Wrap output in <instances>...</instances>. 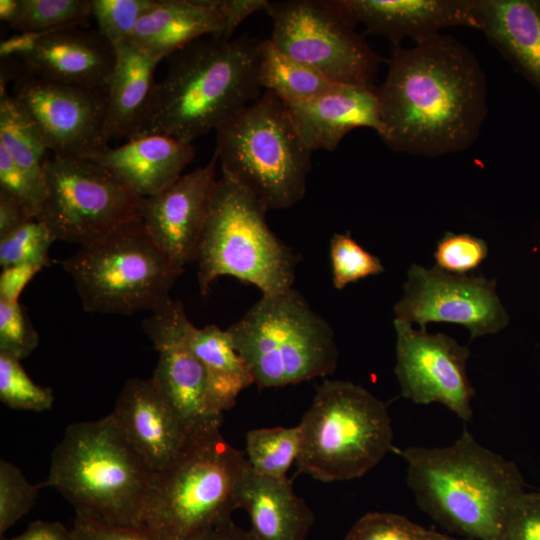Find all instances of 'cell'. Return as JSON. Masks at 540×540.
Segmentation results:
<instances>
[{"instance_id": "obj_1", "label": "cell", "mask_w": 540, "mask_h": 540, "mask_svg": "<svg viewBox=\"0 0 540 540\" xmlns=\"http://www.w3.org/2000/svg\"><path fill=\"white\" fill-rule=\"evenodd\" d=\"M395 45L378 88L380 138L393 151L440 157L470 148L488 112L487 80L476 56L451 35Z\"/></svg>"}, {"instance_id": "obj_2", "label": "cell", "mask_w": 540, "mask_h": 540, "mask_svg": "<svg viewBox=\"0 0 540 540\" xmlns=\"http://www.w3.org/2000/svg\"><path fill=\"white\" fill-rule=\"evenodd\" d=\"M259 43L248 36H209L173 54L144 122L130 139L166 135L191 143L216 131L261 96Z\"/></svg>"}, {"instance_id": "obj_3", "label": "cell", "mask_w": 540, "mask_h": 540, "mask_svg": "<svg viewBox=\"0 0 540 540\" xmlns=\"http://www.w3.org/2000/svg\"><path fill=\"white\" fill-rule=\"evenodd\" d=\"M407 484L437 524L473 540H497L501 520L523 492L516 464L481 445L466 429L445 447H408Z\"/></svg>"}, {"instance_id": "obj_4", "label": "cell", "mask_w": 540, "mask_h": 540, "mask_svg": "<svg viewBox=\"0 0 540 540\" xmlns=\"http://www.w3.org/2000/svg\"><path fill=\"white\" fill-rule=\"evenodd\" d=\"M154 474L109 414L66 428L42 486L61 492L76 512L140 526Z\"/></svg>"}, {"instance_id": "obj_5", "label": "cell", "mask_w": 540, "mask_h": 540, "mask_svg": "<svg viewBox=\"0 0 540 540\" xmlns=\"http://www.w3.org/2000/svg\"><path fill=\"white\" fill-rule=\"evenodd\" d=\"M247 465L220 426L191 433L175 459L154 474L140 527L164 540H192L231 519Z\"/></svg>"}, {"instance_id": "obj_6", "label": "cell", "mask_w": 540, "mask_h": 540, "mask_svg": "<svg viewBox=\"0 0 540 540\" xmlns=\"http://www.w3.org/2000/svg\"><path fill=\"white\" fill-rule=\"evenodd\" d=\"M226 330L260 390L336 370L338 348L332 327L293 287L262 294Z\"/></svg>"}, {"instance_id": "obj_7", "label": "cell", "mask_w": 540, "mask_h": 540, "mask_svg": "<svg viewBox=\"0 0 540 540\" xmlns=\"http://www.w3.org/2000/svg\"><path fill=\"white\" fill-rule=\"evenodd\" d=\"M222 174L249 190L268 210L303 199L311 153L286 104L273 92L261 96L216 129Z\"/></svg>"}, {"instance_id": "obj_8", "label": "cell", "mask_w": 540, "mask_h": 540, "mask_svg": "<svg viewBox=\"0 0 540 540\" xmlns=\"http://www.w3.org/2000/svg\"><path fill=\"white\" fill-rule=\"evenodd\" d=\"M298 426V471L322 482L360 478L394 449L387 405L350 381H323Z\"/></svg>"}, {"instance_id": "obj_9", "label": "cell", "mask_w": 540, "mask_h": 540, "mask_svg": "<svg viewBox=\"0 0 540 540\" xmlns=\"http://www.w3.org/2000/svg\"><path fill=\"white\" fill-rule=\"evenodd\" d=\"M267 210L229 176L218 178L195 260L202 296L222 276L251 284L262 294L293 287L297 256L268 226Z\"/></svg>"}, {"instance_id": "obj_10", "label": "cell", "mask_w": 540, "mask_h": 540, "mask_svg": "<svg viewBox=\"0 0 540 540\" xmlns=\"http://www.w3.org/2000/svg\"><path fill=\"white\" fill-rule=\"evenodd\" d=\"M62 267L85 311L123 315L158 308L184 270L160 250L140 217L80 246Z\"/></svg>"}, {"instance_id": "obj_11", "label": "cell", "mask_w": 540, "mask_h": 540, "mask_svg": "<svg viewBox=\"0 0 540 540\" xmlns=\"http://www.w3.org/2000/svg\"><path fill=\"white\" fill-rule=\"evenodd\" d=\"M269 38L280 50L333 82L375 87L382 58L370 47L342 0L268 1Z\"/></svg>"}, {"instance_id": "obj_12", "label": "cell", "mask_w": 540, "mask_h": 540, "mask_svg": "<svg viewBox=\"0 0 540 540\" xmlns=\"http://www.w3.org/2000/svg\"><path fill=\"white\" fill-rule=\"evenodd\" d=\"M44 178L46 194L37 219L55 241L90 244L139 218L140 197L92 160L47 158Z\"/></svg>"}, {"instance_id": "obj_13", "label": "cell", "mask_w": 540, "mask_h": 540, "mask_svg": "<svg viewBox=\"0 0 540 540\" xmlns=\"http://www.w3.org/2000/svg\"><path fill=\"white\" fill-rule=\"evenodd\" d=\"M13 98L33 121L54 156L92 160L108 148L107 90L21 73Z\"/></svg>"}, {"instance_id": "obj_14", "label": "cell", "mask_w": 540, "mask_h": 540, "mask_svg": "<svg viewBox=\"0 0 540 540\" xmlns=\"http://www.w3.org/2000/svg\"><path fill=\"white\" fill-rule=\"evenodd\" d=\"M396 320L417 323L448 322L467 328L470 341L498 333L509 315L496 292V280L483 275H457L436 266L412 264L403 295L393 308Z\"/></svg>"}, {"instance_id": "obj_15", "label": "cell", "mask_w": 540, "mask_h": 540, "mask_svg": "<svg viewBox=\"0 0 540 540\" xmlns=\"http://www.w3.org/2000/svg\"><path fill=\"white\" fill-rule=\"evenodd\" d=\"M396 364L401 394L416 404L440 403L463 421L473 416L475 390L467 375L468 346L443 333L414 329L394 319Z\"/></svg>"}, {"instance_id": "obj_16", "label": "cell", "mask_w": 540, "mask_h": 540, "mask_svg": "<svg viewBox=\"0 0 540 540\" xmlns=\"http://www.w3.org/2000/svg\"><path fill=\"white\" fill-rule=\"evenodd\" d=\"M192 325L182 302L172 298L142 322L159 354L150 378L190 434L221 426L223 418L209 407L206 375L189 343Z\"/></svg>"}, {"instance_id": "obj_17", "label": "cell", "mask_w": 540, "mask_h": 540, "mask_svg": "<svg viewBox=\"0 0 540 540\" xmlns=\"http://www.w3.org/2000/svg\"><path fill=\"white\" fill-rule=\"evenodd\" d=\"M217 153L164 190L140 198L139 217L160 250L179 268L195 262L218 178Z\"/></svg>"}, {"instance_id": "obj_18", "label": "cell", "mask_w": 540, "mask_h": 540, "mask_svg": "<svg viewBox=\"0 0 540 540\" xmlns=\"http://www.w3.org/2000/svg\"><path fill=\"white\" fill-rule=\"evenodd\" d=\"M267 0H155L139 19L131 40L159 62L209 36L232 39L250 15L265 11Z\"/></svg>"}, {"instance_id": "obj_19", "label": "cell", "mask_w": 540, "mask_h": 540, "mask_svg": "<svg viewBox=\"0 0 540 540\" xmlns=\"http://www.w3.org/2000/svg\"><path fill=\"white\" fill-rule=\"evenodd\" d=\"M110 416L154 473L175 459L190 436L151 378L129 379Z\"/></svg>"}, {"instance_id": "obj_20", "label": "cell", "mask_w": 540, "mask_h": 540, "mask_svg": "<svg viewBox=\"0 0 540 540\" xmlns=\"http://www.w3.org/2000/svg\"><path fill=\"white\" fill-rule=\"evenodd\" d=\"M66 27L40 33L33 48L18 59L23 73L55 82L107 90L114 46L97 30Z\"/></svg>"}, {"instance_id": "obj_21", "label": "cell", "mask_w": 540, "mask_h": 540, "mask_svg": "<svg viewBox=\"0 0 540 540\" xmlns=\"http://www.w3.org/2000/svg\"><path fill=\"white\" fill-rule=\"evenodd\" d=\"M365 33L389 39L393 46L435 36L449 27L477 29L474 0H342Z\"/></svg>"}, {"instance_id": "obj_22", "label": "cell", "mask_w": 540, "mask_h": 540, "mask_svg": "<svg viewBox=\"0 0 540 540\" xmlns=\"http://www.w3.org/2000/svg\"><path fill=\"white\" fill-rule=\"evenodd\" d=\"M302 138L313 150L334 151L356 128L373 129L382 122L378 88L338 83L331 91L306 102L286 104Z\"/></svg>"}, {"instance_id": "obj_23", "label": "cell", "mask_w": 540, "mask_h": 540, "mask_svg": "<svg viewBox=\"0 0 540 540\" xmlns=\"http://www.w3.org/2000/svg\"><path fill=\"white\" fill-rule=\"evenodd\" d=\"M194 155L191 143L166 135H147L108 147L92 161L110 170L142 198L174 183Z\"/></svg>"}, {"instance_id": "obj_24", "label": "cell", "mask_w": 540, "mask_h": 540, "mask_svg": "<svg viewBox=\"0 0 540 540\" xmlns=\"http://www.w3.org/2000/svg\"><path fill=\"white\" fill-rule=\"evenodd\" d=\"M477 29L540 92V0H474Z\"/></svg>"}, {"instance_id": "obj_25", "label": "cell", "mask_w": 540, "mask_h": 540, "mask_svg": "<svg viewBox=\"0 0 540 540\" xmlns=\"http://www.w3.org/2000/svg\"><path fill=\"white\" fill-rule=\"evenodd\" d=\"M237 508L250 518L257 540H305L314 515L288 478L274 479L254 472L249 463L237 490Z\"/></svg>"}, {"instance_id": "obj_26", "label": "cell", "mask_w": 540, "mask_h": 540, "mask_svg": "<svg viewBox=\"0 0 540 540\" xmlns=\"http://www.w3.org/2000/svg\"><path fill=\"white\" fill-rule=\"evenodd\" d=\"M116 61L107 86L105 131L112 138H132L149 111L159 63L132 40L115 47Z\"/></svg>"}, {"instance_id": "obj_27", "label": "cell", "mask_w": 540, "mask_h": 540, "mask_svg": "<svg viewBox=\"0 0 540 540\" xmlns=\"http://www.w3.org/2000/svg\"><path fill=\"white\" fill-rule=\"evenodd\" d=\"M190 346L203 366L211 411L223 417L248 386L254 384L250 369L235 349L227 330L215 324L192 325Z\"/></svg>"}, {"instance_id": "obj_28", "label": "cell", "mask_w": 540, "mask_h": 540, "mask_svg": "<svg viewBox=\"0 0 540 540\" xmlns=\"http://www.w3.org/2000/svg\"><path fill=\"white\" fill-rule=\"evenodd\" d=\"M257 74L261 88L273 92L285 104L309 101L338 84L315 68L287 55L270 39L260 40Z\"/></svg>"}, {"instance_id": "obj_29", "label": "cell", "mask_w": 540, "mask_h": 540, "mask_svg": "<svg viewBox=\"0 0 540 540\" xmlns=\"http://www.w3.org/2000/svg\"><path fill=\"white\" fill-rule=\"evenodd\" d=\"M0 143L46 194L44 155L48 148L33 121L5 88H0Z\"/></svg>"}, {"instance_id": "obj_30", "label": "cell", "mask_w": 540, "mask_h": 540, "mask_svg": "<svg viewBox=\"0 0 540 540\" xmlns=\"http://www.w3.org/2000/svg\"><path fill=\"white\" fill-rule=\"evenodd\" d=\"M301 448L299 426L257 428L247 432L245 456L251 469L265 477L287 478Z\"/></svg>"}, {"instance_id": "obj_31", "label": "cell", "mask_w": 540, "mask_h": 540, "mask_svg": "<svg viewBox=\"0 0 540 540\" xmlns=\"http://www.w3.org/2000/svg\"><path fill=\"white\" fill-rule=\"evenodd\" d=\"M91 14V0H18L9 26L19 33H45L84 26Z\"/></svg>"}, {"instance_id": "obj_32", "label": "cell", "mask_w": 540, "mask_h": 540, "mask_svg": "<svg viewBox=\"0 0 540 540\" xmlns=\"http://www.w3.org/2000/svg\"><path fill=\"white\" fill-rule=\"evenodd\" d=\"M0 400L12 409L41 412L52 407L54 396L29 377L21 360L0 353Z\"/></svg>"}, {"instance_id": "obj_33", "label": "cell", "mask_w": 540, "mask_h": 540, "mask_svg": "<svg viewBox=\"0 0 540 540\" xmlns=\"http://www.w3.org/2000/svg\"><path fill=\"white\" fill-rule=\"evenodd\" d=\"M54 241L43 222L31 219L0 237V266L34 264L44 268L50 265L49 248Z\"/></svg>"}, {"instance_id": "obj_34", "label": "cell", "mask_w": 540, "mask_h": 540, "mask_svg": "<svg viewBox=\"0 0 540 540\" xmlns=\"http://www.w3.org/2000/svg\"><path fill=\"white\" fill-rule=\"evenodd\" d=\"M329 256L332 283L338 290L384 271L381 260L362 247L350 233H335L331 237Z\"/></svg>"}, {"instance_id": "obj_35", "label": "cell", "mask_w": 540, "mask_h": 540, "mask_svg": "<svg viewBox=\"0 0 540 540\" xmlns=\"http://www.w3.org/2000/svg\"><path fill=\"white\" fill-rule=\"evenodd\" d=\"M155 0H91L98 30L115 47L131 40L137 23Z\"/></svg>"}, {"instance_id": "obj_36", "label": "cell", "mask_w": 540, "mask_h": 540, "mask_svg": "<svg viewBox=\"0 0 540 540\" xmlns=\"http://www.w3.org/2000/svg\"><path fill=\"white\" fill-rule=\"evenodd\" d=\"M42 484L28 482L13 463L0 460V534L3 535L34 505Z\"/></svg>"}, {"instance_id": "obj_37", "label": "cell", "mask_w": 540, "mask_h": 540, "mask_svg": "<svg viewBox=\"0 0 540 540\" xmlns=\"http://www.w3.org/2000/svg\"><path fill=\"white\" fill-rule=\"evenodd\" d=\"M488 256V245L468 233L446 232L437 242L435 266L445 272L467 275L481 266Z\"/></svg>"}, {"instance_id": "obj_38", "label": "cell", "mask_w": 540, "mask_h": 540, "mask_svg": "<svg viewBox=\"0 0 540 540\" xmlns=\"http://www.w3.org/2000/svg\"><path fill=\"white\" fill-rule=\"evenodd\" d=\"M39 337L20 302L0 300V353L22 360L38 346Z\"/></svg>"}, {"instance_id": "obj_39", "label": "cell", "mask_w": 540, "mask_h": 540, "mask_svg": "<svg viewBox=\"0 0 540 540\" xmlns=\"http://www.w3.org/2000/svg\"><path fill=\"white\" fill-rule=\"evenodd\" d=\"M427 529L391 512H369L359 518L344 540H423Z\"/></svg>"}, {"instance_id": "obj_40", "label": "cell", "mask_w": 540, "mask_h": 540, "mask_svg": "<svg viewBox=\"0 0 540 540\" xmlns=\"http://www.w3.org/2000/svg\"><path fill=\"white\" fill-rule=\"evenodd\" d=\"M497 540H540V493L523 492L510 504Z\"/></svg>"}, {"instance_id": "obj_41", "label": "cell", "mask_w": 540, "mask_h": 540, "mask_svg": "<svg viewBox=\"0 0 540 540\" xmlns=\"http://www.w3.org/2000/svg\"><path fill=\"white\" fill-rule=\"evenodd\" d=\"M0 192L17 201L32 217L37 218L45 194L16 164L4 145L0 143Z\"/></svg>"}, {"instance_id": "obj_42", "label": "cell", "mask_w": 540, "mask_h": 540, "mask_svg": "<svg viewBox=\"0 0 540 540\" xmlns=\"http://www.w3.org/2000/svg\"><path fill=\"white\" fill-rule=\"evenodd\" d=\"M68 540H164L140 526H125L101 521L76 512Z\"/></svg>"}, {"instance_id": "obj_43", "label": "cell", "mask_w": 540, "mask_h": 540, "mask_svg": "<svg viewBox=\"0 0 540 540\" xmlns=\"http://www.w3.org/2000/svg\"><path fill=\"white\" fill-rule=\"evenodd\" d=\"M42 267L34 264H19L2 268L0 274V300L19 302V296L30 280Z\"/></svg>"}, {"instance_id": "obj_44", "label": "cell", "mask_w": 540, "mask_h": 540, "mask_svg": "<svg viewBox=\"0 0 540 540\" xmlns=\"http://www.w3.org/2000/svg\"><path fill=\"white\" fill-rule=\"evenodd\" d=\"M31 219L35 218H32L17 201L0 192V237Z\"/></svg>"}, {"instance_id": "obj_45", "label": "cell", "mask_w": 540, "mask_h": 540, "mask_svg": "<svg viewBox=\"0 0 540 540\" xmlns=\"http://www.w3.org/2000/svg\"><path fill=\"white\" fill-rule=\"evenodd\" d=\"M69 529L57 521L32 522L21 534L3 540H68Z\"/></svg>"}, {"instance_id": "obj_46", "label": "cell", "mask_w": 540, "mask_h": 540, "mask_svg": "<svg viewBox=\"0 0 540 540\" xmlns=\"http://www.w3.org/2000/svg\"><path fill=\"white\" fill-rule=\"evenodd\" d=\"M192 540H257L250 530H243L228 519Z\"/></svg>"}, {"instance_id": "obj_47", "label": "cell", "mask_w": 540, "mask_h": 540, "mask_svg": "<svg viewBox=\"0 0 540 540\" xmlns=\"http://www.w3.org/2000/svg\"><path fill=\"white\" fill-rule=\"evenodd\" d=\"M18 8V0H0V19L8 25L13 20Z\"/></svg>"}, {"instance_id": "obj_48", "label": "cell", "mask_w": 540, "mask_h": 540, "mask_svg": "<svg viewBox=\"0 0 540 540\" xmlns=\"http://www.w3.org/2000/svg\"><path fill=\"white\" fill-rule=\"evenodd\" d=\"M423 540H473L470 538H455L434 530H427Z\"/></svg>"}]
</instances>
